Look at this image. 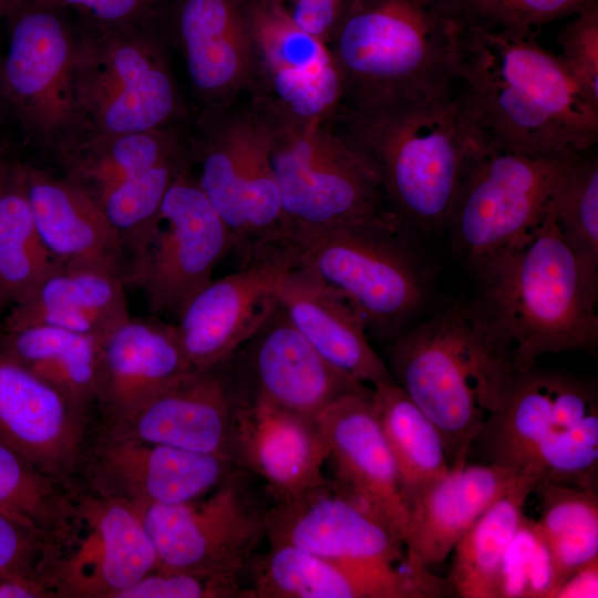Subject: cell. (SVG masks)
<instances>
[{"label":"cell","mask_w":598,"mask_h":598,"mask_svg":"<svg viewBox=\"0 0 598 598\" xmlns=\"http://www.w3.org/2000/svg\"><path fill=\"white\" fill-rule=\"evenodd\" d=\"M453 70L464 120L480 148L542 156L596 146L598 107L536 34L463 23Z\"/></svg>","instance_id":"obj_1"},{"label":"cell","mask_w":598,"mask_h":598,"mask_svg":"<svg viewBox=\"0 0 598 598\" xmlns=\"http://www.w3.org/2000/svg\"><path fill=\"white\" fill-rule=\"evenodd\" d=\"M324 122L373 169L405 230L445 226L463 174L481 150L464 120L456 81L429 91L342 99Z\"/></svg>","instance_id":"obj_2"},{"label":"cell","mask_w":598,"mask_h":598,"mask_svg":"<svg viewBox=\"0 0 598 598\" xmlns=\"http://www.w3.org/2000/svg\"><path fill=\"white\" fill-rule=\"evenodd\" d=\"M470 306L509 349L516 370L547 353H594L598 344V266L564 240L550 209L523 246L471 270Z\"/></svg>","instance_id":"obj_3"},{"label":"cell","mask_w":598,"mask_h":598,"mask_svg":"<svg viewBox=\"0 0 598 598\" xmlns=\"http://www.w3.org/2000/svg\"><path fill=\"white\" fill-rule=\"evenodd\" d=\"M386 351L393 381L439 429L450 466L467 462L519 373L509 349L467 303L417 320Z\"/></svg>","instance_id":"obj_4"},{"label":"cell","mask_w":598,"mask_h":598,"mask_svg":"<svg viewBox=\"0 0 598 598\" xmlns=\"http://www.w3.org/2000/svg\"><path fill=\"white\" fill-rule=\"evenodd\" d=\"M473 446L487 463L536 483L598 489L595 382L535 367L519 372Z\"/></svg>","instance_id":"obj_5"},{"label":"cell","mask_w":598,"mask_h":598,"mask_svg":"<svg viewBox=\"0 0 598 598\" xmlns=\"http://www.w3.org/2000/svg\"><path fill=\"white\" fill-rule=\"evenodd\" d=\"M463 21L455 0H349L328 45L342 99H367L455 83Z\"/></svg>","instance_id":"obj_6"},{"label":"cell","mask_w":598,"mask_h":598,"mask_svg":"<svg viewBox=\"0 0 598 598\" xmlns=\"http://www.w3.org/2000/svg\"><path fill=\"white\" fill-rule=\"evenodd\" d=\"M404 235L400 227L349 224L291 243L297 267L338 293L385 347L417 321L429 298L425 268Z\"/></svg>","instance_id":"obj_7"},{"label":"cell","mask_w":598,"mask_h":598,"mask_svg":"<svg viewBox=\"0 0 598 598\" xmlns=\"http://www.w3.org/2000/svg\"><path fill=\"white\" fill-rule=\"evenodd\" d=\"M267 122L288 243L349 224L403 228L373 169L324 121Z\"/></svg>","instance_id":"obj_8"},{"label":"cell","mask_w":598,"mask_h":598,"mask_svg":"<svg viewBox=\"0 0 598 598\" xmlns=\"http://www.w3.org/2000/svg\"><path fill=\"white\" fill-rule=\"evenodd\" d=\"M267 120L250 104L213 107L188 155L195 179L233 237L240 266L288 245Z\"/></svg>","instance_id":"obj_9"},{"label":"cell","mask_w":598,"mask_h":598,"mask_svg":"<svg viewBox=\"0 0 598 598\" xmlns=\"http://www.w3.org/2000/svg\"><path fill=\"white\" fill-rule=\"evenodd\" d=\"M577 153L532 156L480 150L473 156L444 226L470 270L533 238Z\"/></svg>","instance_id":"obj_10"},{"label":"cell","mask_w":598,"mask_h":598,"mask_svg":"<svg viewBox=\"0 0 598 598\" xmlns=\"http://www.w3.org/2000/svg\"><path fill=\"white\" fill-rule=\"evenodd\" d=\"M96 28L78 41V127L110 136L168 126L181 103L159 42L137 24Z\"/></svg>","instance_id":"obj_11"},{"label":"cell","mask_w":598,"mask_h":598,"mask_svg":"<svg viewBox=\"0 0 598 598\" xmlns=\"http://www.w3.org/2000/svg\"><path fill=\"white\" fill-rule=\"evenodd\" d=\"M63 10L47 0H18L7 14L9 41L0 66L2 93L24 127L59 148L78 127V41Z\"/></svg>","instance_id":"obj_12"},{"label":"cell","mask_w":598,"mask_h":598,"mask_svg":"<svg viewBox=\"0 0 598 598\" xmlns=\"http://www.w3.org/2000/svg\"><path fill=\"white\" fill-rule=\"evenodd\" d=\"M161 570L241 578L266 538V507L238 468L206 496L178 505L135 507Z\"/></svg>","instance_id":"obj_13"},{"label":"cell","mask_w":598,"mask_h":598,"mask_svg":"<svg viewBox=\"0 0 598 598\" xmlns=\"http://www.w3.org/2000/svg\"><path fill=\"white\" fill-rule=\"evenodd\" d=\"M252 44L250 104L268 121L320 122L343 97L329 45L299 28L277 0H245Z\"/></svg>","instance_id":"obj_14"},{"label":"cell","mask_w":598,"mask_h":598,"mask_svg":"<svg viewBox=\"0 0 598 598\" xmlns=\"http://www.w3.org/2000/svg\"><path fill=\"white\" fill-rule=\"evenodd\" d=\"M233 237L199 188L188 163L168 187L153 237L126 274L145 292L153 315H175L213 279L233 252Z\"/></svg>","instance_id":"obj_15"},{"label":"cell","mask_w":598,"mask_h":598,"mask_svg":"<svg viewBox=\"0 0 598 598\" xmlns=\"http://www.w3.org/2000/svg\"><path fill=\"white\" fill-rule=\"evenodd\" d=\"M74 533L53 578L55 597L118 598L158 567L152 538L128 502L76 485Z\"/></svg>","instance_id":"obj_16"},{"label":"cell","mask_w":598,"mask_h":598,"mask_svg":"<svg viewBox=\"0 0 598 598\" xmlns=\"http://www.w3.org/2000/svg\"><path fill=\"white\" fill-rule=\"evenodd\" d=\"M295 267L297 249L289 244L199 289L174 324L190 367L203 370L228 361L271 316L278 305L279 286Z\"/></svg>","instance_id":"obj_17"},{"label":"cell","mask_w":598,"mask_h":598,"mask_svg":"<svg viewBox=\"0 0 598 598\" xmlns=\"http://www.w3.org/2000/svg\"><path fill=\"white\" fill-rule=\"evenodd\" d=\"M239 468L234 462L100 430L86 440L82 487L122 498L134 507L199 499Z\"/></svg>","instance_id":"obj_18"},{"label":"cell","mask_w":598,"mask_h":598,"mask_svg":"<svg viewBox=\"0 0 598 598\" xmlns=\"http://www.w3.org/2000/svg\"><path fill=\"white\" fill-rule=\"evenodd\" d=\"M266 539L336 560L392 566L405 560L391 526L336 478L323 477L267 508Z\"/></svg>","instance_id":"obj_19"},{"label":"cell","mask_w":598,"mask_h":598,"mask_svg":"<svg viewBox=\"0 0 598 598\" xmlns=\"http://www.w3.org/2000/svg\"><path fill=\"white\" fill-rule=\"evenodd\" d=\"M230 364L245 396L313 421L341 396L372 389L331 367L279 305Z\"/></svg>","instance_id":"obj_20"},{"label":"cell","mask_w":598,"mask_h":598,"mask_svg":"<svg viewBox=\"0 0 598 598\" xmlns=\"http://www.w3.org/2000/svg\"><path fill=\"white\" fill-rule=\"evenodd\" d=\"M243 598H433L448 586L430 569L343 561L285 544L255 555Z\"/></svg>","instance_id":"obj_21"},{"label":"cell","mask_w":598,"mask_h":598,"mask_svg":"<svg viewBox=\"0 0 598 598\" xmlns=\"http://www.w3.org/2000/svg\"><path fill=\"white\" fill-rule=\"evenodd\" d=\"M240 399L229 359L214 368L192 370L130 417L101 429L113 435L215 455L235 463Z\"/></svg>","instance_id":"obj_22"},{"label":"cell","mask_w":598,"mask_h":598,"mask_svg":"<svg viewBox=\"0 0 598 598\" xmlns=\"http://www.w3.org/2000/svg\"><path fill=\"white\" fill-rule=\"evenodd\" d=\"M87 425L55 389L0 352V440L70 491Z\"/></svg>","instance_id":"obj_23"},{"label":"cell","mask_w":598,"mask_h":598,"mask_svg":"<svg viewBox=\"0 0 598 598\" xmlns=\"http://www.w3.org/2000/svg\"><path fill=\"white\" fill-rule=\"evenodd\" d=\"M318 423L336 480L382 516L404 545L410 511L371 391L341 396L318 416Z\"/></svg>","instance_id":"obj_24"},{"label":"cell","mask_w":598,"mask_h":598,"mask_svg":"<svg viewBox=\"0 0 598 598\" xmlns=\"http://www.w3.org/2000/svg\"><path fill=\"white\" fill-rule=\"evenodd\" d=\"M240 395L235 463L259 476L275 503L319 483L329 447L318 420Z\"/></svg>","instance_id":"obj_25"},{"label":"cell","mask_w":598,"mask_h":598,"mask_svg":"<svg viewBox=\"0 0 598 598\" xmlns=\"http://www.w3.org/2000/svg\"><path fill=\"white\" fill-rule=\"evenodd\" d=\"M192 370L174 324L130 317L101 341L96 405L102 425L130 417Z\"/></svg>","instance_id":"obj_26"},{"label":"cell","mask_w":598,"mask_h":598,"mask_svg":"<svg viewBox=\"0 0 598 598\" xmlns=\"http://www.w3.org/2000/svg\"><path fill=\"white\" fill-rule=\"evenodd\" d=\"M173 22L192 85L212 109L249 92L252 44L245 0H178Z\"/></svg>","instance_id":"obj_27"},{"label":"cell","mask_w":598,"mask_h":598,"mask_svg":"<svg viewBox=\"0 0 598 598\" xmlns=\"http://www.w3.org/2000/svg\"><path fill=\"white\" fill-rule=\"evenodd\" d=\"M522 477L492 463H457L410 504L405 561L416 570L443 561L480 516Z\"/></svg>","instance_id":"obj_28"},{"label":"cell","mask_w":598,"mask_h":598,"mask_svg":"<svg viewBox=\"0 0 598 598\" xmlns=\"http://www.w3.org/2000/svg\"><path fill=\"white\" fill-rule=\"evenodd\" d=\"M125 285L115 270L54 260L35 287L11 306L3 331L42 324L103 339L130 318Z\"/></svg>","instance_id":"obj_29"},{"label":"cell","mask_w":598,"mask_h":598,"mask_svg":"<svg viewBox=\"0 0 598 598\" xmlns=\"http://www.w3.org/2000/svg\"><path fill=\"white\" fill-rule=\"evenodd\" d=\"M278 305L315 350L346 377L370 388L393 380L357 313L306 270L295 267L285 276Z\"/></svg>","instance_id":"obj_30"},{"label":"cell","mask_w":598,"mask_h":598,"mask_svg":"<svg viewBox=\"0 0 598 598\" xmlns=\"http://www.w3.org/2000/svg\"><path fill=\"white\" fill-rule=\"evenodd\" d=\"M23 175L38 233L53 260L105 267L125 279L124 251L100 205L68 179L27 165Z\"/></svg>","instance_id":"obj_31"},{"label":"cell","mask_w":598,"mask_h":598,"mask_svg":"<svg viewBox=\"0 0 598 598\" xmlns=\"http://www.w3.org/2000/svg\"><path fill=\"white\" fill-rule=\"evenodd\" d=\"M102 339L31 324L3 331L0 352L55 389L83 417L96 405Z\"/></svg>","instance_id":"obj_32"},{"label":"cell","mask_w":598,"mask_h":598,"mask_svg":"<svg viewBox=\"0 0 598 598\" xmlns=\"http://www.w3.org/2000/svg\"><path fill=\"white\" fill-rule=\"evenodd\" d=\"M69 182L95 202L114 186L187 151L175 127L121 135H85L61 148Z\"/></svg>","instance_id":"obj_33"},{"label":"cell","mask_w":598,"mask_h":598,"mask_svg":"<svg viewBox=\"0 0 598 598\" xmlns=\"http://www.w3.org/2000/svg\"><path fill=\"white\" fill-rule=\"evenodd\" d=\"M371 399L410 506L424 488L450 468L443 437L393 380L373 386Z\"/></svg>","instance_id":"obj_34"},{"label":"cell","mask_w":598,"mask_h":598,"mask_svg":"<svg viewBox=\"0 0 598 598\" xmlns=\"http://www.w3.org/2000/svg\"><path fill=\"white\" fill-rule=\"evenodd\" d=\"M537 483L524 478L497 498L455 545L448 586L462 598H497L501 565Z\"/></svg>","instance_id":"obj_35"},{"label":"cell","mask_w":598,"mask_h":598,"mask_svg":"<svg viewBox=\"0 0 598 598\" xmlns=\"http://www.w3.org/2000/svg\"><path fill=\"white\" fill-rule=\"evenodd\" d=\"M53 261L33 219L23 165L11 164L0 187V311L27 296Z\"/></svg>","instance_id":"obj_36"},{"label":"cell","mask_w":598,"mask_h":598,"mask_svg":"<svg viewBox=\"0 0 598 598\" xmlns=\"http://www.w3.org/2000/svg\"><path fill=\"white\" fill-rule=\"evenodd\" d=\"M534 492L540 505L535 522L560 587L571 574L598 558V489L539 482Z\"/></svg>","instance_id":"obj_37"},{"label":"cell","mask_w":598,"mask_h":598,"mask_svg":"<svg viewBox=\"0 0 598 598\" xmlns=\"http://www.w3.org/2000/svg\"><path fill=\"white\" fill-rule=\"evenodd\" d=\"M0 511L28 520L62 548L71 542L75 516L72 491L1 440Z\"/></svg>","instance_id":"obj_38"},{"label":"cell","mask_w":598,"mask_h":598,"mask_svg":"<svg viewBox=\"0 0 598 598\" xmlns=\"http://www.w3.org/2000/svg\"><path fill=\"white\" fill-rule=\"evenodd\" d=\"M187 163L188 150L114 186L96 200L121 243L126 274L146 250L163 198Z\"/></svg>","instance_id":"obj_39"},{"label":"cell","mask_w":598,"mask_h":598,"mask_svg":"<svg viewBox=\"0 0 598 598\" xmlns=\"http://www.w3.org/2000/svg\"><path fill=\"white\" fill-rule=\"evenodd\" d=\"M550 209L567 245L598 266V158L594 147L577 153Z\"/></svg>","instance_id":"obj_40"},{"label":"cell","mask_w":598,"mask_h":598,"mask_svg":"<svg viewBox=\"0 0 598 598\" xmlns=\"http://www.w3.org/2000/svg\"><path fill=\"white\" fill-rule=\"evenodd\" d=\"M558 587L548 546L536 522L524 516L501 565L497 598H554Z\"/></svg>","instance_id":"obj_41"},{"label":"cell","mask_w":598,"mask_h":598,"mask_svg":"<svg viewBox=\"0 0 598 598\" xmlns=\"http://www.w3.org/2000/svg\"><path fill=\"white\" fill-rule=\"evenodd\" d=\"M62 546L28 520L0 511V577L28 581L48 589L52 584Z\"/></svg>","instance_id":"obj_42"},{"label":"cell","mask_w":598,"mask_h":598,"mask_svg":"<svg viewBox=\"0 0 598 598\" xmlns=\"http://www.w3.org/2000/svg\"><path fill=\"white\" fill-rule=\"evenodd\" d=\"M596 0H455L464 25L509 35L537 34L545 24Z\"/></svg>","instance_id":"obj_43"},{"label":"cell","mask_w":598,"mask_h":598,"mask_svg":"<svg viewBox=\"0 0 598 598\" xmlns=\"http://www.w3.org/2000/svg\"><path fill=\"white\" fill-rule=\"evenodd\" d=\"M559 58L586 97L598 107V0L565 23L557 35Z\"/></svg>","instance_id":"obj_44"},{"label":"cell","mask_w":598,"mask_h":598,"mask_svg":"<svg viewBox=\"0 0 598 598\" xmlns=\"http://www.w3.org/2000/svg\"><path fill=\"white\" fill-rule=\"evenodd\" d=\"M244 589L238 577L155 569L118 598H243Z\"/></svg>","instance_id":"obj_45"},{"label":"cell","mask_w":598,"mask_h":598,"mask_svg":"<svg viewBox=\"0 0 598 598\" xmlns=\"http://www.w3.org/2000/svg\"><path fill=\"white\" fill-rule=\"evenodd\" d=\"M64 9L72 8L89 18L94 25L118 27L137 24L156 0H47Z\"/></svg>","instance_id":"obj_46"},{"label":"cell","mask_w":598,"mask_h":598,"mask_svg":"<svg viewBox=\"0 0 598 598\" xmlns=\"http://www.w3.org/2000/svg\"><path fill=\"white\" fill-rule=\"evenodd\" d=\"M598 597V558L571 574L558 588L554 598Z\"/></svg>","instance_id":"obj_47"},{"label":"cell","mask_w":598,"mask_h":598,"mask_svg":"<svg viewBox=\"0 0 598 598\" xmlns=\"http://www.w3.org/2000/svg\"><path fill=\"white\" fill-rule=\"evenodd\" d=\"M51 592L35 584L0 577V598H48Z\"/></svg>","instance_id":"obj_48"},{"label":"cell","mask_w":598,"mask_h":598,"mask_svg":"<svg viewBox=\"0 0 598 598\" xmlns=\"http://www.w3.org/2000/svg\"><path fill=\"white\" fill-rule=\"evenodd\" d=\"M18 0H0V16H7Z\"/></svg>","instance_id":"obj_49"},{"label":"cell","mask_w":598,"mask_h":598,"mask_svg":"<svg viewBox=\"0 0 598 598\" xmlns=\"http://www.w3.org/2000/svg\"><path fill=\"white\" fill-rule=\"evenodd\" d=\"M10 166H11L10 163H8L6 159L0 157V187L9 172Z\"/></svg>","instance_id":"obj_50"}]
</instances>
